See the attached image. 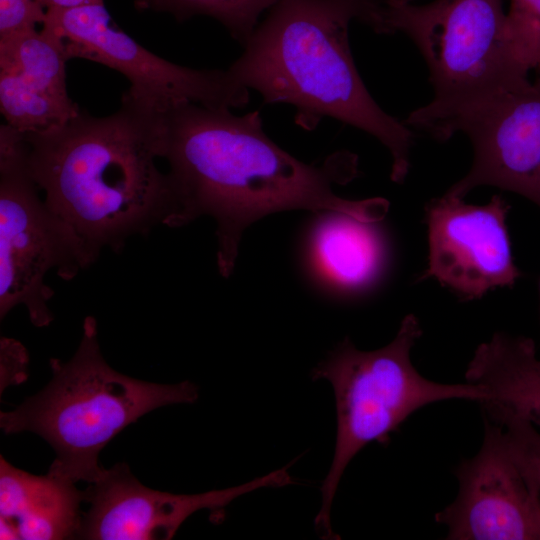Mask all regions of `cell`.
I'll use <instances>...</instances> for the list:
<instances>
[{"label": "cell", "mask_w": 540, "mask_h": 540, "mask_svg": "<svg viewBox=\"0 0 540 540\" xmlns=\"http://www.w3.org/2000/svg\"><path fill=\"white\" fill-rule=\"evenodd\" d=\"M183 102L162 112V158L176 192V227L200 216L216 222L217 265L229 277L244 230L282 211H339L375 223L388 212L384 198L347 200L334 193L359 175L358 158L343 150L321 165L306 164L266 134L259 111Z\"/></svg>", "instance_id": "cell-1"}, {"label": "cell", "mask_w": 540, "mask_h": 540, "mask_svg": "<svg viewBox=\"0 0 540 540\" xmlns=\"http://www.w3.org/2000/svg\"><path fill=\"white\" fill-rule=\"evenodd\" d=\"M162 112L123 94L111 115L81 110L61 126L24 133L28 171L46 205L95 261L157 225L176 227L173 181L156 163Z\"/></svg>", "instance_id": "cell-2"}, {"label": "cell", "mask_w": 540, "mask_h": 540, "mask_svg": "<svg viewBox=\"0 0 540 540\" xmlns=\"http://www.w3.org/2000/svg\"><path fill=\"white\" fill-rule=\"evenodd\" d=\"M380 1L277 0L227 69L264 103L293 106L306 130L328 117L369 133L390 152L391 180L402 183L414 135L372 98L349 44L350 23L371 28Z\"/></svg>", "instance_id": "cell-3"}, {"label": "cell", "mask_w": 540, "mask_h": 540, "mask_svg": "<svg viewBox=\"0 0 540 540\" xmlns=\"http://www.w3.org/2000/svg\"><path fill=\"white\" fill-rule=\"evenodd\" d=\"M52 379L10 412L0 413L6 433L33 432L55 450L48 473L73 483L95 482L105 470L101 450L125 427L162 406L193 403L198 387L189 381L157 384L131 378L104 360L96 320L85 318L83 335L68 362L51 359Z\"/></svg>", "instance_id": "cell-4"}, {"label": "cell", "mask_w": 540, "mask_h": 540, "mask_svg": "<svg viewBox=\"0 0 540 540\" xmlns=\"http://www.w3.org/2000/svg\"><path fill=\"white\" fill-rule=\"evenodd\" d=\"M503 0H381L372 29L407 35L428 66L434 98L404 123L430 134L450 118L530 83L515 58Z\"/></svg>", "instance_id": "cell-5"}, {"label": "cell", "mask_w": 540, "mask_h": 540, "mask_svg": "<svg viewBox=\"0 0 540 540\" xmlns=\"http://www.w3.org/2000/svg\"><path fill=\"white\" fill-rule=\"evenodd\" d=\"M422 330L414 314L400 324L386 346L362 351L345 338L312 371V379L328 380L334 391L337 436L333 460L321 487L322 504L315 519L318 531L333 538L330 512L342 475L354 456L371 442L384 443L414 412L451 399L479 403L488 398L482 387L444 384L423 377L410 358Z\"/></svg>", "instance_id": "cell-6"}, {"label": "cell", "mask_w": 540, "mask_h": 540, "mask_svg": "<svg viewBox=\"0 0 540 540\" xmlns=\"http://www.w3.org/2000/svg\"><path fill=\"white\" fill-rule=\"evenodd\" d=\"M23 132L0 126V318L23 305L36 327L54 316L45 283L55 270L71 280L95 260L78 237L46 205L27 167Z\"/></svg>", "instance_id": "cell-7"}, {"label": "cell", "mask_w": 540, "mask_h": 540, "mask_svg": "<svg viewBox=\"0 0 540 540\" xmlns=\"http://www.w3.org/2000/svg\"><path fill=\"white\" fill-rule=\"evenodd\" d=\"M104 3L46 10L42 25L63 40L68 59L83 58L122 73L130 82L125 94L158 111L192 102L206 107L244 108L249 89L228 69H195L148 51L110 25Z\"/></svg>", "instance_id": "cell-8"}, {"label": "cell", "mask_w": 540, "mask_h": 540, "mask_svg": "<svg viewBox=\"0 0 540 540\" xmlns=\"http://www.w3.org/2000/svg\"><path fill=\"white\" fill-rule=\"evenodd\" d=\"M534 80L445 121L431 132L446 141L462 132L473 147L468 173L444 194L464 198L488 185L540 207V69Z\"/></svg>", "instance_id": "cell-9"}, {"label": "cell", "mask_w": 540, "mask_h": 540, "mask_svg": "<svg viewBox=\"0 0 540 540\" xmlns=\"http://www.w3.org/2000/svg\"><path fill=\"white\" fill-rule=\"evenodd\" d=\"M509 208L500 195L483 206L446 194L431 199L425 206L428 266L420 280L435 279L465 301L512 287L521 272L506 226Z\"/></svg>", "instance_id": "cell-10"}, {"label": "cell", "mask_w": 540, "mask_h": 540, "mask_svg": "<svg viewBox=\"0 0 540 540\" xmlns=\"http://www.w3.org/2000/svg\"><path fill=\"white\" fill-rule=\"evenodd\" d=\"M484 418L482 446L457 468L459 493L435 520L448 528L452 540H540V500L500 424Z\"/></svg>", "instance_id": "cell-11"}, {"label": "cell", "mask_w": 540, "mask_h": 540, "mask_svg": "<svg viewBox=\"0 0 540 540\" xmlns=\"http://www.w3.org/2000/svg\"><path fill=\"white\" fill-rule=\"evenodd\" d=\"M283 467L245 484L201 494H172L141 484L125 463L108 470L84 492L89 509L82 514L78 539L167 540L193 513L220 510L235 498L262 487L292 483Z\"/></svg>", "instance_id": "cell-12"}, {"label": "cell", "mask_w": 540, "mask_h": 540, "mask_svg": "<svg viewBox=\"0 0 540 540\" xmlns=\"http://www.w3.org/2000/svg\"><path fill=\"white\" fill-rule=\"evenodd\" d=\"M84 492L49 473L35 476L0 458V538L78 537Z\"/></svg>", "instance_id": "cell-13"}, {"label": "cell", "mask_w": 540, "mask_h": 540, "mask_svg": "<svg viewBox=\"0 0 540 540\" xmlns=\"http://www.w3.org/2000/svg\"><path fill=\"white\" fill-rule=\"evenodd\" d=\"M465 378L482 387L488 395L485 401L540 429V359L532 339L495 333L475 350Z\"/></svg>", "instance_id": "cell-14"}, {"label": "cell", "mask_w": 540, "mask_h": 540, "mask_svg": "<svg viewBox=\"0 0 540 540\" xmlns=\"http://www.w3.org/2000/svg\"><path fill=\"white\" fill-rule=\"evenodd\" d=\"M311 236L312 257L335 285L358 290L372 284L385 262L383 240L373 226L339 211H322Z\"/></svg>", "instance_id": "cell-15"}, {"label": "cell", "mask_w": 540, "mask_h": 540, "mask_svg": "<svg viewBox=\"0 0 540 540\" xmlns=\"http://www.w3.org/2000/svg\"><path fill=\"white\" fill-rule=\"evenodd\" d=\"M67 60L62 38L45 25L40 31L32 29L0 40V70L14 72L38 92L71 103L66 86Z\"/></svg>", "instance_id": "cell-16"}, {"label": "cell", "mask_w": 540, "mask_h": 540, "mask_svg": "<svg viewBox=\"0 0 540 540\" xmlns=\"http://www.w3.org/2000/svg\"><path fill=\"white\" fill-rule=\"evenodd\" d=\"M0 110L6 123L23 133L61 126L81 111L75 102L65 103L42 94L8 70H0Z\"/></svg>", "instance_id": "cell-17"}, {"label": "cell", "mask_w": 540, "mask_h": 540, "mask_svg": "<svg viewBox=\"0 0 540 540\" xmlns=\"http://www.w3.org/2000/svg\"><path fill=\"white\" fill-rule=\"evenodd\" d=\"M277 0H135L139 10L165 12L183 21L204 15L220 22L242 46Z\"/></svg>", "instance_id": "cell-18"}, {"label": "cell", "mask_w": 540, "mask_h": 540, "mask_svg": "<svg viewBox=\"0 0 540 540\" xmlns=\"http://www.w3.org/2000/svg\"><path fill=\"white\" fill-rule=\"evenodd\" d=\"M484 417L503 429L511 454L540 500V429L530 421L491 402H481Z\"/></svg>", "instance_id": "cell-19"}, {"label": "cell", "mask_w": 540, "mask_h": 540, "mask_svg": "<svg viewBox=\"0 0 540 540\" xmlns=\"http://www.w3.org/2000/svg\"><path fill=\"white\" fill-rule=\"evenodd\" d=\"M506 29L517 61L529 72L540 69V0H510Z\"/></svg>", "instance_id": "cell-20"}, {"label": "cell", "mask_w": 540, "mask_h": 540, "mask_svg": "<svg viewBox=\"0 0 540 540\" xmlns=\"http://www.w3.org/2000/svg\"><path fill=\"white\" fill-rule=\"evenodd\" d=\"M46 9L36 0H0V40L36 29Z\"/></svg>", "instance_id": "cell-21"}, {"label": "cell", "mask_w": 540, "mask_h": 540, "mask_svg": "<svg viewBox=\"0 0 540 540\" xmlns=\"http://www.w3.org/2000/svg\"><path fill=\"white\" fill-rule=\"evenodd\" d=\"M28 356L24 347L12 339H1V389L27 377Z\"/></svg>", "instance_id": "cell-22"}, {"label": "cell", "mask_w": 540, "mask_h": 540, "mask_svg": "<svg viewBox=\"0 0 540 540\" xmlns=\"http://www.w3.org/2000/svg\"><path fill=\"white\" fill-rule=\"evenodd\" d=\"M46 10L52 8H72L83 5L104 3L103 0H36Z\"/></svg>", "instance_id": "cell-23"}, {"label": "cell", "mask_w": 540, "mask_h": 540, "mask_svg": "<svg viewBox=\"0 0 540 540\" xmlns=\"http://www.w3.org/2000/svg\"><path fill=\"white\" fill-rule=\"evenodd\" d=\"M387 2H395V3H411L413 0H384Z\"/></svg>", "instance_id": "cell-24"}]
</instances>
